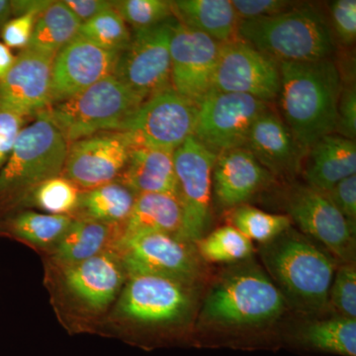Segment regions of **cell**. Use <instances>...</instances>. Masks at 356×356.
I'll return each instance as SVG.
<instances>
[{
  "instance_id": "6da1fadb",
  "label": "cell",
  "mask_w": 356,
  "mask_h": 356,
  "mask_svg": "<svg viewBox=\"0 0 356 356\" xmlns=\"http://www.w3.org/2000/svg\"><path fill=\"white\" fill-rule=\"evenodd\" d=\"M202 288L151 274L128 275L97 334L143 348L180 341L194 330Z\"/></svg>"
},
{
  "instance_id": "7a4b0ae2",
  "label": "cell",
  "mask_w": 356,
  "mask_h": 356,
  "mask_svg": "<svg viewBox=\"0 0 356 356\" xmlns=\"http://www.w3.org/2000/svg\"><path fill=\"white\" fill-rule=\"evenodd\" d=\"M43 264L44 285L58 323L70 336L97 334L128 277L117 250L77 264Z\"/></svg>"
},
{
  "instance_id": "3957f363",
  "label": "cell",
  "mask_w": 356,
  "mask_h": 356,
  "mask_svg": "<svg viewBox=\"0 0 356 356\" xmlns=\"http://www.w3.org/2000/svg\"><path fill=\"white\" fill-rule=\"evenodd\" d=\"M287 304L266 270L252 259L229 264L201 299L194 330L238 334L275 324Z\"/></svg>"
},
{
  "instance_id": "277c9868",
  "label": "cell",
  "mask_w": 356,
  "mask_h": 356,
  "mask_svg": "<svg viewBox=\"0 0 356 356\" xmlns=\"http://www.w3.org/2000/svg\"><path fill=\"white\" fill-rule=\"evenodd\" d=\"M280 70L282 120L306 154L318 140L336 132L341 74L331 58L280 63Z\"/></svg>"
},
{
  "instance_id": "5b68a950",
  "label": "cell",
  "mask_w": 356,
  "mask_h": 356,
  "mask_svg": "<svg viewBox=\"0 0 356 356\" xmlns=\"http://www.w3.org/2000/svg\"><path fill=\"white\" fill-rule=\"evenodd\" d=\"M267 275L287 307L305 315L329 309V293L337 261L301 232L289 228L270 242L259 245Z\"/></svg>"
},
{
  "instance_id": "8992f818",
  "label": "cell",
  "mask_w": 356,
  "mask_h": 356,
  "mask_svg": "<svg viewBox=\"0 0 356 356\" xmlns=\"http://www.w3.org/2000/svg\"><path fill=\"white\" fill-rule=\"evenodd\" d=\"M238 39L277 63H308L330 58L334 44L322 13L310 6L285 13L241 21Z\"/></svg>"
},
{
  "instance_id": "52a82bcc",
  "label": "cell",
  "mask_w": 356,
  "mask_h": 356,
  "mask_svg": "<svg viewBox=\"0 0 356 356\" xmlns=\"http://www.w3.org/2000/svg\"><path fill=\"white\" fill-rule=\"evenodd\" d=\"M23 128L0 170V209L13 211L42 182L62 175L69 143L50 121Z\"/></svg>"
},
{
  "instance_id": "ba28073f",
  "label": "cell",
  "mask_w": 356,
  "mask_h": 356,
  "mask_svg": "<svg viewBox=\"0 0 356 356\" xmlns=\"http://www.w3.org/2000/svg\"><path fill=\"white\" fill-rule=\"evenodd\" d=\"M144 102L113 74L51 103L36 117L50 121L70 145L95 134L118 131Z\"/></svg>"
},
{
  "instance_id": "9c48e42d",
  "label": "cell",
  "mask_w": 356,
  "mask_h": 356,
  "mask_svg": "<svg viewBox=\"0 0 356 356\" xmlns=\"http://www.w3.org/2000/svg\"><path fill=\"white\" fill-rule=\"evenodd\" d=\"M117 252L128 275L151 274L203 286L209 274L195 243L168 234L132 236L119 243Z\"/></svg>"
},
{
  "instance_id": "30bf717a",
  "label": "cell",
  "mask_w": 356,
  "mask_h": 356,
  "mask_svg": "<svg viewBox=\"0 0 356 356\" xmlns=\"http://www.w3.org/2000/svg\"><path fill=\"white\" fill-rule=\"evenodd\" d=\"M287 216L302 234L341 264H355V226L339 212L325 192L308 184H293L283 199Z\"/></svg>"
},
{
  "instance_id": "8fae6325",
  "label": "cell",
  "mask_w": 356,
  "mask_h": 356,
  "mask_svg": "<svg viewBox=\"0 0 356 356\" xmlns=\"http://www.w3.org/2000/svg\"><path fill=\"white\" fill-rule=\"evenodd\" d=\"M198 105L172 88L147 98L118 131L128 134L133 147L175 151L193 136Z\"/></svg>"
},
{
  "instance_id": "7c38bea8",
  "label": "cell",
  "mask_w": 356,
  "mask_h": 356,
  "mask_svg": "<svg viewBox=\"0 0 356 356\" xmlns=\"http://www.w3.org/2000/svg\"><path fill=\"white\" fill-rule=\"evenodd\" d=\"M217 156L193 136L173 154L177 195L184 210V238L188 242L197 243L212 226V175Z\"/></svg>"
},
{
  "instance_id": "4fadbf2b",
  "label": "cell",
  "mask_w": 356,
  "mask_h": 356,
  "mask_svg": "<svg viewBox=\"0 0 356 356\" xmlns=\"http://www.w3.org/2000/svg\"><path fill=\"white\" fill-rule=\"evenodd\" d=\"M268 108L252 96L212 89L198 105L193 137L217 156L245 147L255 120Z\"/></svg>"
},
{
  "instance_id": "5bb4252c",
  "label": "cell",
  "mask_w": 356,
  "mask_h": 356,
  "mask_svg": "<svg viewBox=\"0 0 356 356\" xmlns=\"http://www.w3.org/2000/svg\"><path fill=\"white\" fill-rule=\"evenodd\" d=\"M170 19L149 29L134 31L127 48L119 55L114 76L142 99L172 88Z\"/></svg>"
},
{
  "instance_id": "9a60e30c",
  "label": "cell",
  "mask_w": 356,
  "mask_h": 356,
  "mask_svg": "<svg viewBox=\"0 0 356 356\" xmlns=\"http://www.w3.org/2000/svg\"><path fill=\"white\" fill-rule=\"evenodd\" d=\"M280 88V63L240 39L221 44L213 89L269 103L277 99Z\"/></svg>"
},
{
  "instance_id": "2e32d148",
  "label": "cell",
  "mask_w": 356,
  "mask_h": 356,
  "mask_svg": "<svg viewBox=\"0 0 356 356\" xmlns=\"http://www.w3.org/2000/svg\"><path fill=\"white\" fill-rule=\"evenodd\" d=\"M133 143L124 131H105L70 143L62 175L83 191L118 181Z\"/></svg>"
},
{
  "instance_id": "e0dca14e",
  "label": "cell",
  "mask_w": 356,
  "mask_h": 356,
  "mask_svg": "<svg viewBox=\"0 0 356 356\" xmlns=\"http://www.w3.org/2000/svg\"><path fill=\"white\" fill-rule=\"evenodd\" d=\"M221 44L207 35L175 23L170 41L173 90L199 105L213 89Z\"/></svg>"
},
{
  "instance_id": "ac0fdd59",
  "label": "cell",
  "mask_w": 356,
  "mask_h": 356,
  "mask_svg": "<svg viewBox=\"0 0 356 356\" xmlns=\"http://www.w3.org/2000/svg\"><path fill=\"white\" fill-rule=\"evenodd\" d=\"M119 55L77 35L54 58L51 104L113 76Z\"/></svg>"
},
{
  "instance_id": "d6986e66",
  "label": "cell",
  "mask_w": 356,
  "mask_h": 356,
  "mask_svg": "<svg viewBox=\"0 0 356 356\" xmlns=\"http://www.w3.org/2000/svg\"><path fill=\"white\" fill-rule=\"evenodd\" d=\"M53 56L24 49L0 81V110L25 117L51 104Z\"/></svg>"
},
{
  "instance_id": "ffe728a7",
  "label": "cell",
  "mask_w": 356,
  "mask_h": 356,
  "mask_svg": "<svg viewBox=\"0 0 356 356\" xmlns=\"http://www.w3.org/2000/svg\"><path fill=\"white\" fill-rule=\"evenodd\" d=\"M274 177L245 147L218 154L212 175V201L220 210L243 205Z\"/></svg>"
},
{
  "instance_id": "44dd1931",
  "label": "cell",
  "mask_w": 356,
  "mask_h": 356,
  "mask_svg": "<svg viewBox=\"0 0 356 356\" xmlns=\"http://www.w3.org/2000/svg\"><path fill=\"white\" fill-rule=\"evenodd\" d=\"M245 147L273 177H295L305 156L286 124L270 107L255 120Z\"/></svg>"
},
{
  "instance_id": "7402d4cb",
  "label": "cell",
  "mask_w": 356,
  "mask_h": 356,
  "mask_svg": "<svg viewBox=\"0 0 356 356\" xmlns=\"http://www.w3.org/2000/svg\"><path fill=\"white\" fill-rule=\"evenodd\" d=\"M304 177L306 184L325 192L344 178L356 175L355 140L325 136L308 151Z\"/></svg>"
},
{
  "instance_id": "603a6c76",
  "label": "cell",
  "mask_w": 356,
  "mask_h": 356,
  "mask_svg": "<svg viewBox=\"0 0 356 356\" xmlns=\"http://www.w3.org/2000/svg\"><path fill=\"white\" fill-rule=\"evenodd\" d=\"M122 236V227L74 219L55 250L42 259L58 264L88 261L117 250Z\"/></svg>"
},
{
  "instance_id": "cb8c5ba5",
  "label": "cell",
  "mask_w": 356,
  "mask_h": 356,
  "mask_svg": "<svg viewBox=\"0 0 356 356\" xmlns=\"http://www.w3.org/2000/svg\"><path fill=\"white\" fill-rule=\"evenodd\" d=\"M175 151L133 147L119 182L134 193H172L177 195Z\"/></svg>"
},
{
  "instance_id": "d4e9b609",
  "label": "cell",
  "mask_w": 356,
  "mask_h": 356,
  "mask_svg": "<svg viewBox=\"0 0 356 356\" xmlns=\"http://www.w3.org/2000/svg\"><path fill=\"white\" fill-rule=\"evenodd\" d=\"M184 210L177 195L172 193L140 194L137 195L132 212L124 226L121 242L147 233L168 234L184 238Z\"/></svg>"
},
{
  "instance_id": "484cf974",
  "label": "cell",
  "mask_w": 356,
  "mask_h": 356,
  "mask_svg": "<svg viewBox=\"0 0 356 356\" xmlns=\"http://www.w3.org/2000/svg\"><path fill=\"white\" fill-rule=\"evenodd\" d=\"M74 220L63 215L19 211L0 220V236L17 241L44 257L55 250Z\"/></svg>"
},
{
  "instance_id": "4316f807",
  "label": "cell",
  "mask_w": 356,
  "mask_h": 356,
  "mask_svg": "<svg viewBox=\"0 0 356 356\" xmlns=\"http://www.w3.org/2000/svg\"><path fill=\"white\" fill-rule=\"evenodd\" d=\"M178 22L207 35L220 44L238 39L241 20L229 0L172 1Z\"/></svg>"
},
{
  "instance_id": "83f0119b",
  "label": "cell",
  "mask_w": 356,
  "mask_h": 356,
  "mask_svg": "<svg viewBox=\"0 0 356 356\" xmlns=\"http://www.w3.org/2000/svg\"><path fill=\"white\" fill-rule=\"evenodd\" d=\"M136 198L137 194L119 181L83 191L72 218L122 227L124 231Z\"/></svg>"
},
{
  "instance_id": "f1b7e54d",
  "label": "cell",
  "mask_w": 356,
  "mask_h": 356,
  "mask_svg": "<svg viewBox=\"0 0 356 356\" xmlns=\"http://www.w3.org/2000/svg\"><path fill=\"white\" fill-rule=\"evenodd\" d=\"M297 339L311 350L356 356V318L334 317L312 321L300 327Z\"/></svg>"
},
{
  "instance_id": "f546056e",
  "label": "cell",
  "mask_w": 356,
  "mask_h": 356,
  "mask_svg": "<svg viewBox=\"0 0 356 356\" xmlns=\"http://www.w3.org/2000/svg\"><path fill=\"white\" fill-rule=\"evenodd\" d=\"M81 23L63 1H54L35 24L29 50L44 55H56L79 35Z\"/></svg>"
},
{
  "instance_id": "4dcf8cb0",
  "label": "cell",
  "mask_w": 356,
  "mask_h": 356,
  "mask_svg": "<svg viewBox=\"0 0 356 356\" xmlns=\"http://www.w3.org/2000/svg\"><path fill=\"white\" fill-rule=\"evenodd\" d=\"M195 245L206 264H238L252 259L255 252L254 243L231 225L209 232Z\"/></svg>"
},
{
  "instance_id": "1f68e13d",
  "label": "cell",
  "mask_w": 356,
  "mask_h": 356,
  "mask_svg": "<svg viewBox=\"0 0 356 356\" xmlns=\"http://www.w3.org/2000/svg\"><path fill=\"white\" fill-rule=\"evenodd\" d=\"M83 191L76 184L60 175L35 187L21 203L20 207H36L46 214L72 218Z\"/></svg>"
},
{
  "instance_id": "d6a6232c",
  "label": "cell",
  "mask_w": 356,
  "mask_h": 356,
  "mask_svg": "<svg viewBox=\"0 0 356 356\" xmlns=\"http://www.w3.org/2000/svg\"><path fill=\"white\" fill-rule=\"evenodd\" d=\"M228 221L252 243L259 245L277 238L293 224L287 215L271 214L247 204L229 210Z\"/></svg>"
},
{
  "instance_id": "836d02e7",
  "label": "cell",
  "mask_w": 356,
  "mask_h": 356,
  "mask_svg": "<svg viewBox=\"0 0 356 356\" xmlns=\"http://www.w3.org/2000/svg\"><path fill=\"white\" fill-rule=\"evenodd\" d=\"M79 35L103 49L119 54L127 48L132 39L127 23L113 6L81 24Z\"/></svg>"
},
{
  "instance_id": "e575fe53",
  "label": "cell",
  "mask_w": 356,
  "mask_h": 356,
  "mask_svg": "<svg viewBox=\"0 0 356 356\" xmlns=\"http://www.w3.org/2000/svg\"><path fill=\"white\" fill-rule=\"evenodd\" d=\"M112 6L134 31L161 24L173 15L172 1L166 0H119Z\"/></svg>"
},
{
  "instance_id": "d590c367",
  "label": "cell",
  "mask_w": 356,
  "mask_h": 356,
  "mask_svg": "<svg viewBox=\"0 0 356 356\" xmlns=\"http://www.w3.org/2000/svg\"><path fill=\"white\" fill-rule=\"evenodd\" d=\"M329 308L339 317L356 318V264L337 267L329 293Z\"/></svg>"
},
{
  "instance_id": "8d00e7d4",
  "label": "cell",
  "mask_w": 356,
  "mask_h": 356,
  "mask_svg": "<svg viewBox=\"0 0 356 356\" xmlns=\"http://www.w3.org/2000/svg\"><path fill=\"white\" fill-rule=\"evenodd\" d=\"M232 4L241 21L270 17L298 6L287 0H232Z\"/></svg>"
},
{
  "instance_id": "74e56055",
  "label": "cell",
  "mask_w": 356,
  "mask_h": 356,
  "mask_svg": "<svg viewBox=\"0 0 356 356\" xmlns=\"http://www.w3.org/2000/svg\"><path fill=\"white\" fill-rule=\"evenodd\" d=\"M332 26L343 44H355L356 39L355 0H337L331 6Z\"/></svg>"
},
{
  "instance_id": "f35d334b",
  "label": "cell",
  "mask_w": 356,
  "mask_h": 356,
  "mask_svg": "<svg viewBox=\"0 0 356 356\" xmlns=\"http://www.w3.org/2000/svg\"><path fill=\"white\" fill-rule=\"evenodd\" d=\"M38 15L36 14H24L13 19L7 21L2 26L1 36L4 44L8 48H27L31 41L33 31L36 24Z\"/></svg>"
},
{
  "instance_id": "ab89813d",
  "label": "cell",
  "mask_w": 356,
  "mask_h": 356,
  "mask_svg": "<svg viewBox=\"0 0 356 356\" xmlns=\"http://www.w3.org/2000/svg\"><path fill=\"white\" fill-rule=\"evenodd\" d=\"M351 225L356 222V175L344 178L325 192Z\"/></svg>"
},
{
  "instance_id": "60d3db41",
  "label": "cell",
  "mask_w": 356,
  "mask_h": 356,
  "mask_svg": "<svg viewBox=\"0 0 356 356\" xmlns=\"http://www.w3.org/2000/svg\"><path fill=\"white\" fill-rule=\"evenodd\" d=\"M346 139L356 137V91L350 88L341 90L337 107L336 132Z\"/></svg>"
},
{
  "instance_id": "b9f144b4",
  "label": "cell",
  "mask_w": 356,
  "mask_h": 356,
  "mask_svg": "<svg viewBox=\"0 0 356 356\" xmlns=\"http://www.w3.org/2000/svg\"><path fill=\"white\" fill-rule=\"evenodd\" d=\"M24 117L0 110V168L10 156L15 140L22 130Z\"/></svg>"
},
{
  "instance_id": "7bdbcfd3",
  "label": "cell",
  "mask_w": 356,
  "mask_h": 356,
  "mask_svg": "<svg viewBox=\"0 0 356 356\" xmlns=\"http://www.w3.org/2000/svg\"><path fill=\"white\" fill-rule=\"evenodd\" d=\"M63 2L81 24L112 7V1L105 0H64Z\"/></svg>"
},
{
  "instance_id": "ee69618b",
  "label": "cell",
  "mask_w": 356,
  "mask_h": 356,
  "mask_svg": "<svg viewBox=\"0 0 356 356\" xmlns=\"http://www.w3.org/2000/svg\"><path fill=\"white\" fill-rule=\"evenodd\" d=\"M53 2L51 0H16L11 1V14L16 15V17L24 14H36L39 16Z\"/></svg>"
},
{
  "instance_id": "f6af8a7d",
  "label": "cell",
  "mask_w": 356,
  "mask_h": 356,
  "mask_svg": "<svg viewBox=\"0 0 356 356\" xmlns=\"http://www.w3.org/2000/svg\"><path fill=\"white\" fill-rule=\"evenodd\" d=\"M15 58L16 57H14L8 47L3 43H0V81L3 79L10 67H13Z\"/></svg>"
},
{
  "instance_id": "bcb514c9",
  "label": "cell",
  "mask_w": 356,
  "mask_h": 356,
  "mask_svg": "<svg viewBox=\"0 0 356 356\" xmlns=\"http://www.w3.org/2000/svg\"><path fill=\"white\" fill-rule=\"evenodd\" d=\"M11 14V1L0 0V26H3Z\"/></svg>"
}]
</instances>
